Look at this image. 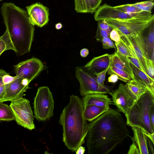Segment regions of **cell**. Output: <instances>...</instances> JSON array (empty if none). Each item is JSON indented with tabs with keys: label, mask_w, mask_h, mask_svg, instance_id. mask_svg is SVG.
<instances>
[{
	"label": "cell",
	"mask_w": 154,
	"mask_h": 154,
	"mask_svg": "<svg viewBox=\"0 0 154 154\" xmlns=\"http://www.w3.org/2000/svg\"><path fill=\"white\" fill-rule=\"evenodd\" d=\"M88 128V154H108L130 137L126 123L117 109L110 108L91 122Z\"/></svg>",
	"instance_id": "cell-1"
},
{
	"label": "cell",
	"mask_w": 154,
	"mask_h": 154,
	"mask_svg": "<svg viewBox=\"0 0 154 154\" xmlns=\"http://www.w3.org/2000/svg\"><path fill=\"white\" fill-rule=\"evenodd\" d=\"M1 10L16 55L29 52L35 28L29 22L27 11L11 2L3 3Z\"/></svg>",
	"instance_id": "cell-2"
},
{
	"label": "cell",
	"mask_w": 154,
	"mask_h": 154,
	"mask_svg": "<svg viewBox=\"0 0 154 154\" xmlns=\"http://www.w3.org/2000/svg\"><path fill=\"white\" fill-rule=\"evenodd\" d=\"M84 109L82 100L77 96L71 95L60 117L59 122L63 129V141L73 152L84 143L88 131Z\"/></svg>",
	"instance_id": "cell-3"
},
{
	"label": "cell",
	"mask_w": 154,
	"mask_h": 154,
	"mask_svg": "<svg viewBox=\"0 0 154 154\" xmlns=\"http://www.w3.org/2000/svg\"><path fill=\"white\" fill-rule=\"evenodd\" d=\"M153 106L154 95L147 91L134 102L125 115L126 124L131 127H138L143 131L154 133L150 119V111Z\"/></svg>",
	"instance_id": "cell-4"
},
{
	"label": "cell",
	"mask_w": 154,
	"mask_h": 154,
	"mask_svg": "<svg viewBox=\"0 0 154 154\" xmlns=\"http://www.w3.org/2000/svg\"><path fill=\"white\" fill-rule=\"evenodd\" d=\"M34 117L38 121H45L53 114L54 101L52 94L47 86L38 88L34 98Z\"/></svg>",
	"instance_id": "cell-5"
},
{
	"label": "cell",
	"mask_w": 154,
	"mask_h": 154,
	"mask_svg": "<svg viewBox=\"0 0 154 154\" xmlns=\"http://www.w3.org/2000/svg\"><path fill=\"white\" fill-rule=\"evenodd\" d=\"M113 28L116 29L121 36L143 33L154 22V16L147 19L134 18L125 20H105Z\"/></svg>",
	"instance_id": "cell-6"
},
{
	"label": "cell",
	"mask_w": 154,
	"mask_h": 154,
	"mask_svg": "<svg viewBox=\"0 0 154 154\" xmlns=\"http://www.w3.org/2000/svg\"><path fill=\"white\" fill-rule=\"evenodd\" d=\"M10 104L15 120L19 125L30 130L35 128L34 117L28 100L23 96L11 100Z\"/></svg>",
	"instance_id": "cell-7"
},
{
	"label": "cell",
	"mask_w": 154,
	"mask_h": 154,
	"mask_svg": "<svg viewBox=\"0 0 154 154\" xmlns=\"http://www.w3.org/2000/svg\"><path fill=\"white\" fill-rule=\"evenodd\" d=\"M154 16L151 13L143 11L141 13L130 14L124 12L118 9L105 3L100 6L95 12L94 17L96 21L102 20H125L134 18L147 19Z\"/></svg>",
	"instance_id": "cell-8"
},
{
	"label": "cell",
	"mask_w": 154,
	"mask_h": 154,
	"mask_svg": "<svg viewBox=\"0 0 154 154\" xmlns=\"http://www.w3.org/2000/svg\"><path fill=\"white\" fill-rule=\"evenodd\" d=\"M14 67L16 76L27 79L31 82L42 71L44 65L39 59L32 57L20 62Z\"/></svg>",
	"instance_id": "cell-9"
},
{
	"label": "cell",
	"mask_w": 154,
	"mask_h": 154,
	"mask_svg": "<svg viewBox=\"0 0 154 154\" xmlns=\"http://www.w3.org/2000/svg\"><path fill=\"white\" fill-rule=\"evenodd\" d=\"M75 76L80 85V95L84 96L86 95L101 93L97 81L96 77L86 70L84 68L76 67Z\"/></svg>",
	"instance_id": "cell-10"
},
{
	"label": "cell",
	"mask_w": 154,
	"mask_h": 154,
	"mask_svg": "<svg viewBox=\"0 0 154 154\" xmlns=\"http://www.w3.org/2000/svg\"><path fill=\"white\" fill-rule=\"evenodd\" d=\"M108 94L112 97V101L119 112L126 114L134 104L135 101L128 92L125 85L120 83L116 89Z\"/></svg>",
	"instance_id": "cell-11"
},
{
	"label": "cell",
	"mask_w": 154,
	"mask_h": 154,
	"mask_svg": "<svg viewBox=\"0 0 154 154\" xmlns=\"http://www.w3.org/2000/svg\"><path fill=\"white\" fill-rule=\"evenodd\" d=\"M30 23L42 27L49 21V10L42 4L36 2L26 7Z\"/></svg>",
	"instance_id": "cell-12"
},
{
	"label": "cell",
	"mask_w": 154,
	"mask_h": 154,
	"mask_svg": "<svg viewBox=\"0 0 154 154\" xmlns=\"http://www.w3.org/2000/svg\"><path fill=\"white\" fill-rule=\"evenodd\" d=\"M121 36L124 41L132 47L142 68L146 73V63L147 58L142 33Z\"/></svg>",
	"instance_id": "cell-13"
},
{
	"label": "cell",
	"mask_w": 154,
	"mask_h": 154,
	"mask_svg": "<svg viewBox=\"0 0 154 154\" xmlns=\"http://www.w3.org/2000/svg\"><path fill=\"white\" fill-rule=\"evenodd\" d=\"M30 82L27 79L17 76L14 81L5 85V95L1 102L11 101L23 96Z\"/></svg>",
	"instance_id": "cell-14"
},
{
	"label": "cell",
	"mask_w": 154,
	"mask_h": 154,
	"mask_svg": "<svg viewBox=\"0 0 154 154\" xmlns=\"http://www.w3.org/2000/svg\"><path fill=\"white\" fill-rule=\"evenodd\" d=\"M109 54H105L94 57L84 66L83 68L94 75L109 67Z\"/></svg>",
	"instance_id": "cell-15"
},
{
	"label": "cell",
	"mask_w": 154,
	"mask_h": 154,
	"mask_svg": "<svg viewBox=\"0 0 154 154\" xmlns=\"http://www.w3.org/2000/svg\"><path fill=\"white\" fill-rule=\"evenodd\" d=\"M109 66H114L129 74L133 77H134L130 63L128 57L117 52L109 54Z\"/></svg>",
	"instance_id": "cell-16"
},
{
	"label": "cell",
	"mask_w": 154,
	"mask_h": 154,
	"mask_svg": "<svg viewBox=\"0 0 154 154\" xmlns=\"http://www.w3.org/2000/svg\"><path fill=\"white\" fill-rule=\"evenodd\" d=\"M84 107L87 105H94L105 107L110 108V105L112 101L108 96L105 94L97 93L86 95L82 99Z\"/></svg>",
	"instance_id": "cell-17"
},
{
	"label": "cell",
	"mask_w": 154,
	"mask_h": 154,
	"mask_svg": "<svg viewBox=\"0 0 154 154\" xmlns=\"http://www.w3.org/2000/svg\"><path fill=\"white\" fill-rule=\"evenodd\" d=\"M131 65L134 79L148 91L154 95V80L132 63Z\"/></svg>",
	"instance_id": "cell-18"
},
{
	"label": "cell",
	"mask_w": 154,
	"mask_h": 154,
	"mask_svg": "<svg viewBox=\"0 0 154 154\" xmlns=\"http://www.w3.org/2000/svg\"><path fill=\"white\" fill-rule=\"evenodd\" d=\"M133 132V136L131 137L132 140L136 144L140 154H149L147 145V136L140 128L131 127Z\"/></svg>",
	"instance_id": "cell-19"
},
{
	"label": "cell",
	"mask_w": 154,
	"mask_h": 154,
	"mask_svg": "<svg viewBox=\"0 0 154 154\" xmlns=\"http://www.w3.org/2000/svg\"><path fill=\"white\" fill-rule=\"evenodd\" d=\"M146 35L143 36L147 58L154 61V23L149 27Z\"/></svg>",
	"instance_id": "cell-20"
},
{
	"label": "cell",
	"mask_w": 154,
	"mask_h": 154,
	"mask_svg": "<svg viewBox=\"0 0 154 154\" xmlns=\"http://www.w3.org/2000/svg\"><path fill=\"white\" fill-rule=\"evenodd\" d=\"M84 115L86 121L91 122L108 110L105 107L94 105H87L84 107Z\"/></svg>",
	"instance_id": "cell-21"
},
{
	"label": "cell",
	"mask_w": 154,
	"mask_h": 154,
	"mask_svg": "<svg viewBox=\"0 0 154 154\" xmlns=\"http://www.w3.org/2000/svg\"><path fill=\"white\" fill-rule=\"evenodd\" d=\"M125 85L128 92L135 101L147 91L134 79L127 82Z\"/></svg>",
	"instance_id": "cell-22"
},
{
	"label": "cell",
	"mask_w": 154,
	"mask_h": 154,
	"mask_svg": "<svg viewBox=\"0 0 154 154\" xmlns=\"http://www.w3.org/2000/svg\"><path fill=\"white\" fill-rule=\"evenodd\" d=\"M8 50L15 51L9 33L6 29L4 34L0 36V56L2 53Z\"/></svg>",
	"instance_id": "cell-23"
},
{
	"label": "cell",
	"mask_w": 154,
	"mask_h": 154,
	"mask_svg": "<svg viewBox=\"0 0 154 154\" xmlns=\"http://www.w3.org/2000/svg\"><path fill=\"white\" fill-rule=\"evenodd\" d=\"M14 120V115L10 106L0 102V120L9 121Z\"/></svg>",
	"instance_id": "cell-24"
},
{
	"label": "cell",
	"mask_w": 154,
	"mask_h": 154,
	"mask_svg": "<svg viewBox=\"0 0 154 154\" xmlns=\"http://www.w3.org/2000/svg\"><path fill=\"white\" fill-rule=\"evenodd\" d=\"M107 72L109 75H116L119 79L125 82L133 79L129 74L114 66H109Z\"/></svg>",
	"instance_id": "cell-25"
},
{
	"label": "cell",
	"mask_w": 154,
	"mask_h": 154,
	"mask_svg": "<svg viewBox=\"0 0 154 154\" xmlns=\"http://www.w3.org/2000/svg\"><path fill=\"white\" fill-rule=\"evenodd\" d=\"M115 45L117 48V52L128 57L137 58L136 55L132 54L128 46L121 38L118 42H115Z\"/></svg>",
	"instance_id": "cell-26"
},
{
	"label": "cell",
	"mask_w": 154,
	"mask_h": 154,
	"mask_svg": "<svg viewBox=\"0 0 154 154\" xmlns=\"http://www.w3.org/2000/svg\"><path fill=\"white\" fill-rule=\"evenodd\" d=\"M108 68L96 74L95 75L96 76L97 81L99 89L102 94H108L111 90L109 87L106 86L104 84L106 75Z\"/></svg>",
	"instance_id": "cell-27"
},
{
	"label": "cell",
	"mask_w": 154,
	"mask_h": 154,
	"mask_svg": "<svg viewBox=\"0 0 154 154\" xmlns=\"http://www.w3.org/2000/svg\"><path fill=\"white\" fill-rule=\"evenodd\" d=\"M132 4L141 11L152 13V10L154 6V0H148Z\"/></svg>",
	"instance_id": "cell-28"
},
{
	"label": "cell",
	"mask_w": 154,
	"mask_h": 154,
	"mask_svg": "<svg viewBox=\"0 0 154 154\" xmlns=\"http://www.w3.org/2000/svg\"><path fill=\"white\" fill-rule=\"evenodd\" d=\"M75 9L77 12L88 13V0H74Z\"/></svg>",
	"instance_id": "cell-29"
},
{
	"label": "cell",
	"mask_w": 154,
	"mask_h": 154,
	"mask_svg": "<svg viewBox=\"0 0 154 154\" xmlns=\"http://www.w3.org/2000/svg\"><path fill=\"white\" fill-rule=\"evenodd\" d=\"M114 7L124 12L130 14H137L144 11L137 9L132 4H128Z\"/></svg>",
	"instance_id": "cell-30"
},
{
	"label": "cell",
	"mask_w": 154,
	"mask_h": 154,
	"mask_svg": "<svg viewBox=\"0 0 154 154\" xmlns=\"http://www.w3.org/2000/svg\"><path fill=\"white\" fill-rule=\"evenodd\" d=\"M111 31L105 30L100 29L97 26L95 36L96 40L101 42L102 39L105 37L109 38V34Z\"/></svg>",
	"instance_id": "cell-31"
},
{
	"label": "cell",
	"mask_w": 154,
	"mask_h": 154,
	"mask_svg": "<svg viewBox=\"0 0 154 154\" xmlns=\"http://www.w3.org/2000/svg\"><path fill=\"white\" fill-rule=\"evenodd\" d=\"M146 63V73L152 79L154 80V61L147 59Z\"/></svg>",
	"instance_id": "cell-32"
},
{
	"label": "cell",
	"mask_w": 154,
	"mask_h": 154,
	"mask_svg": "<svg viewBox=\"0 0 154 154\" xmlns=\"http://www.w3.org/2000/svg\"><path fill=\"white\" fill-rule=\"evenodd\" d=\"M102 0H88L89 13L93 14L100 6Z\"/></svg>",
	"instance_id": "cell-33"
},
{
	"label": "cell",
	"mask_w": 154,
	"mask_h": 154,
	"mask_svg": "<svg viewBox=\"0 0 154 154\" xmlns=\"http://www.w3.org/2000/svg\"><path fill=\"white\" fill-rule=\"evenodd\" d=\"M102 43L103 47L104 49H109L114 48L116 49L115 44L113 43L111 39L109 37L103 38L101 41Z\"/></svg>",
	"instance_id": "cell-34"
},
{
	"label": "cell",
	"mask_w": 154,
	"mask_h": 154,
	"mask_svg": "<svg viewBox=\"0 0 154 154\" xmlns=\"http://www.w3.org/2000/svg\"><path fill=\"white\" fill-rule=\"evenodd\" d=\"M109 38L115 42H118L120 40L121 36L116 29L113 28L110 33Z\"/></svg>",
	"instance_id": "cell-35"
},
{
	"label": "cell",
	"mask_w": 154,
	"mask_h": 154,
	"mask_svg": "<svg viewBox=\"0 0 154 154\" xmlns=\"http://www.w3.org/2000/svg\"><path fill=\"white\" fill-rule=\"evenodd\" d=\"M97 26L100 29L105 30L111 31L113 29L105 20L98 21Z\"/></svg>",
	"instance_id": "cell-36"
},
{
	"label": "cell",
	"mask_w": 154,
	"mask_h": 154,
	"mask_svg": "<svg viewBox=\"0 0 154 154\" xmlns=\"http://www.w3.org/2000/svg\"><path fill=\"white\" fill-rule=\"evenodd\" d=\"M128 58L129 60L130 63H132L140 70L144 72L147 75H148L142 68L140 63L137 58L134 57H128Z\"/></svg>",
	"instance_id": "cell-37"
},
{
	"label": "cell",
	"mask_w": 154,
	"mask_h": 154,
	"mask_svg": "<svg viewBox=\"0 0 154 154\" xmlns=\"http://www.w3.org/2000/svg\"><path fill=\"white\" fill-rule=\"evenodd\" d=\"M127 154H140L137 146L134 142L130 146Z\"/></svg>",
	"instance_id": "cell-38"
},
{
	"label": "cell",
	"mask_w": 154,
	"mask_h": 154,
	"mask_svg": "<svg viewBox=\"0 0 154 154\" xmlns=\"http://www.w3.org/2000/svg\"><path fill=\"white\" fill-rule=\"evenodd\" d=\"M147 145L149 150V154H154V144L150 139L147 137Z\"/></svg>",
	"instance_id": "cell-39"
},
{
	"label": "cell",
	"mask_w": 154,
	"mask_h": 154,
	"mask_svg": "<svg viewBox=\"0 0 154 154\" xmlns=\"http://www.w3.org/2000/svg\"><path fill=\"white\" fill-rule=\"evenodd\" d=\"M5 85L4 84L0 85V102L3 98L5 95Z\"/></svg>",
	"instance_id": "cell-40"
},
{
	"label": "cell",
	"mask_w": 154,
	"mask_h": 154,
	"mask_svg": "<svg viewBox=\"0 0 154 154\" xmlns=\"http://www.w3.org/2000/svg\"><path fill=\"white\" fill-rule=\"evenodd\" d=\"M150 119L151 126L154 129V106L152 107L150 111Z\"/></svg>",
	"instance_id": "cell-41"
},
{
	"label": "cell",
	"mask_w": 154,
	"mask_h": 154,
	"mask_svg": "<svg viewBox=\"0 0 154 154\" xmlns=\"http://www.w3.org/2000/svg\"><path fill=\"white\" fill-rule=\"evenodd\" d=\"M118 79L117 75L112 74L110 75V76L108 78V81L109 82L115 83L118 81Z\"/></svg>",
	"instance_id": "cell-42"
},
{
	"label": "cell",
	"mask_w": 154,
	"mask_h": 154,
	"mask_svg": "<svg viewBox=\"0 0 154 154\" xmlns=\"http://www.w3.org/2000/svg\"><path fill=\"white\" fill-rule=\"evenodd\" d=\"M89 54L88 50L86 48H83L81 49L80 51L81 56L83 57H86Z\"/></svg>",
	"instance_id": "cell-43"
},
{
	"label": "cell",
	"mask_w": 154,
	"mask_h": 154,
	"mask_svg": "<svg viewBox=\"0 0 154 154\" xmlns=\"http://www.w3.org/2000/svg\"><path fill=\"white\" fill-rule=\"evenodd\" d=\"M143 131L145 134V135L147 137H149L150 139V140L152 141V143H154V132L152 134H150L148 133L147 132Z\"/></svg>",
	"instance_id": "cell-44"
},
{
	"label": "cell",
	"mask_w": 154,
	"mask_h": 154,
	"mask_svg": "<svg viewBox=\"0 0 154 154\" xmlns=\"http://www.w3.org/2000/svg\"><path fill=\"white\" fill-rule=\"evenodd\" d=\"M85 148L82 146H80L76 150V154H83L85 151Z\"/></svg>",
	"instance_id": "cell-45"
},
{
	"label": "cell",
	"mask_w": 154,
	"mask_h": 154,
	"mask_svg": "<svg viewBox=\"0 0 154 154\" xmlns=\"http://www.w3.org/2000/svg\"><path fill=\"white\" fill-rule=\"evenodd\" d=\"M7 72L5 70L2 69H0V85L4 84L2 80L3 77Z\"/></svg>",
	"instance_id": "cell-46"
},
{
	"label": "cell",
	"mask_w": 154,
	"mask_h": 154,
	"mask_svg": "<svg viewBox=\"0 0 154 154\" xmlns=\"http://www.w3.org/2000/svg\"><path fill=\"white\" fill-rule=\"evenodd\" d=\"M62 27V24L60 23H58L56 24L55 25V28L57 29H60Z\"/></svg>",
	"instance_id": "cell-47"
},
{
	"label": "cell",
	"mask_w": 154,
	"mask_h": 154,
	"mask_svg": "<svg viewBox=\"0 0 154 154\" xmlns=\"http://www.w3.org/2000/svg\"><path fill=\"white\" fill-rule=\"evenodd\" d=\"M2 0H0V1H2Z\"/></svg>",
	"instance_id": "cell-48"
}]
</instances>
